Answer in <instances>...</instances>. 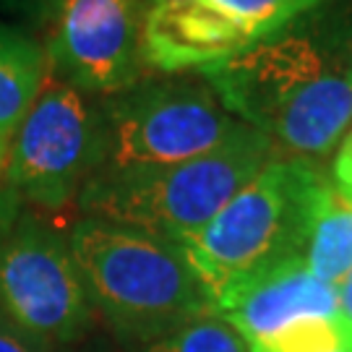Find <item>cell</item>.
Here are the masks:
<instances>
[{"mask_svg": "<svg viewBox=\"0 0 352 352\" xmlns=\"http://www.w3.org/2000/svg\"><path fill=\"white\" fill-rule=\"evenodd\" d=\"M47 81V55L37 39L19 26L0 24V154L32 110Z\"/></svg>", "mask_w": 352, "mask_h": 352, "instance_id": "7c38bea8", "label": "cell"}, {"mask_svg": "<svg viewBox=\"0 0 352 352\" xmlns=\"http://www.w3.org/2000/svg\"><path fill=\"white\" fill-rule=\"evenodd\" d=\"M248 47L251 39L209 0H157L144 16V65L164 76L201 74Z\"/></svg>", "mask_w": 352, "mask_h": 352, "instance_id": "30bf717a", "label": "cell"}, {"mask_svg": "<svg viewBox=\"0 0 352 352\" xmlns=\"http://www.w3.org/2000/svg\"><path fill=\"white\" fill-rule=\"evenodd\" d=\"M19 214H21V196L6 180H0V243L11 232V227L19 219Z\"/></svg>", "mask_w": 352, "mask_h": 352, "instance_id": "ac0fdd59", "label": "cell"}, {"mask_svg": "<svg viewBox=\"0 0 352 352\" xmlns=\"http://www.w3.org/2000/svg\"><path fill=\"white\" fill-rule=\"evenodd\" d=\"M65 0H0V11L24 19L32 26H52Z\"/></svg>", "mask_w": 352, "mask_h": 352, "instance_id": "9a60e30c", "label": "cell"}, {"mask_svg": "<svg viewBox=\"0 0 352 352\" xmlns=\"http://www.w3.org/2000/svg\"><path fill=\"white\" fill-rule=\"evenodd\" d=\"M302 261L308 272L337 287L352 272V199L331 175L318 183L308 217Z\"/></svg>", "mask_w": 352, "mask_h": 352, "instance_id": "8fae6325", "label": "cell"}, {"mask_svg": "<svg viewBox=\"0 0 352 352\" xmlns=\"http://www.w3.org/2000/svg\"><path fill=\"white\" fill-rule=\"evenodd\" d=\"M214 314L222 316L253 352L295 321L342 311L337 287L314 277L302 258H289L227 289L214 302Z\"/></svg>", "mask_w": 352, "mask_h": 352, "instance_id": "9c48e42d", "label": "cell"}, {"mask_svg": "<svg viewBox=\"0 0 352 352\" xmlns=\"http://www.w3.org/2000/svg\"><path fill=\"white\" fill-rule=\"evenodd\" d=\"M107 123V160L100 170L162 167L193 160L238 126L204 76L180 74L139 81L102 100Z\"/></svg>", "mask_w": 352, "mask_h": 352, "instance_id": "8992f818", "label": "cell"}, {"mask_svg": "<svg viewBox=\"0 0 352 352\" xmlns=\"http://www.w3.org/2000/svg\"><path fill=\"white\" fill-rule=\"evenodd\" d=\"M144 352H251L235 329L214 311L186 321L160 340L146 344Z\"/></svg>", "mask_w": 352, "mask_h": 352, "instance_id": "5bb4252c", "label": "cell"}, {"mask_svg": "<svg viewBox=\"0 0 352 352\" xmlns=\"http://www.w3.org/2000/svg\"><path fill=\"white\" fill-rule=\"evenodd\" d=\"M324 175L318 160L277 154L199 232L177 243L212 311L235 285L302 258L311 204Z\"/></svg>", "mask_w": 352, "mask_h": 352, "instance_id": "277c9868", "label": "cell"}, {"mask_svg": "<svg viewBox=\"0 0 352 352\" xmlns=\"http://www.w3.org/2000/svg\"><path fill=\"white\" fill-rule=\"evenodd\" d=\"M141 0H65L52 21L47 76L89 97H115L144 78Z\"/></svg>", "mask_w": 352, "mask_h": 352, "instance_id": "ba28073f", "label": "cell"}, {"mask_svg": "<svg viewBox=\"0 0 352 352\" xmlns=\"http://www.w3.org/2000/svg\"><path fill=\"white\" fill-rule=\"evenodd\" d=\"M334 352H352V331H350V337H347V340L342 342V344H340V347H337Z\"/></svg>", "mask_w": 352, "mask_h": 352, "instance_id": "ffe728a7", "label": "cell"}, {"mask_svg": "<svg viewBox=\"0 0 352 352\" xmlns=\"http://www.w3.org/2000/svg\"><path fill=\"white\" fill-rule=\"evenodd\" d=\"M141 3H144V6H146V8H149L151 3H157V0H141Z\"/></svg>", "mask_w": 352, "mask_h": 352, "instance_id": "7402d4cb", "label": "cell"}, {"mask_svg": "<svg viewBox=\"0 0 352 352\" xmlns=\"http://www.w3.org/2000/svg\"><path fill=\"white\" fill-rule=\"evenodd\" d=\"M0 352H45V342L34 340L0 305Z\"/></svg>", "mask_w": 352, "mask_h": 352, "instance_id": "2e32d148", "label": "cell"}, {"mask_svg": "<svg viewBox=\"0 0 352 352\" xmlns=\"http://www.w3.org/2000/svg\"><path fill=\"white\" fill-rule=\"evenodd\" d=\"M0 305L45 344L78 340L91 321L68 238L37 214H19L0 243Z\"/></svg>", "mask_w": 352, "mask_h": 352, "instance_id": "52a82bcc", "label": "cell"}, {"mask_svg": "<svg viewBox=\"0 0 352 352\" xmlns=\"http://www.w3.org/2000/svg\"><path fill=\"white\" fill-rule=\"evenodd\" d=\"M337 298H340V311L352 321V272L337 285Z\"/></svg>", "mask_w": 352, "mask_h": 352, "instance_id": "d6986e66", "label": "cell"}, {"mask_svg": "<svg viewBox=\"0 0 352 352\" xmlns=\"http://www.w3.org/2000/svg\"><path fill=\"white\" fill-rule=\"evenodd\" d=\"M201 76L279 154L321 160L352 126V50L314 21L300 19Z\"/></svg>", "mask_w": 352, "mask_h": 352, "instance_id": "6da1fadb", "label": "cell"}, {"mask_svg": "<svg viewBox=\"0 0 352 352\" xmlns=\"http://www.w3.org/2000/svg\"><path fill=\"white\" fill-rule=\"evenodd\" d=\"M209 3H214L230 21H235L240 32L251 39V45H256L305 19L329 0H209Z\"/></svg>", "mask_w": 352, "mask_h": 352, "instance_id": "4fadbf2b", "label": "cell"}, {"mask_svg": "<svg viewBox=\"0 0 352 352\" xmlns=\"http://www.w3.org/2000/svg\"><path fill=\"white\" fill-rule=\"evenodd\" d=\"M3 170H6V154H0V180H3Z\"/></svg>", "mask_w": 352, "mask_h": 352, "instance_id": "44dd1931", "label": "cell"}, {"mask_svg": "<svg viewBox=\"0 0 352 352\" xmlns=\"http://www.w3.org/2000/svg\"><path fill=\"white\" fill-rule=\"evenodd\" d=\"M331 180L337 183V188L344 190L352 199V126L337 146V157L331 164Z\"/></svg>", "mask_w": 352, "mask_h": 352, "instance_id": "e0dca14e", "label": "cell"}, {"mask_svg": "<svg viewBox=\"0 0 352 352\" xmlns=\"http://www.w3.org/2000/svg\"><path fill=\"white\" fill-rule=\"evenodd\" d=\"M107 160L102 100L47 76L32 110L13 133L3 180L21 201L65 209Z\"/></svg>", "mask_w": 352, "mask_h": 352, "instance_id": "5b68a950", "label": "cell"}, {"mask_svg": "<svg viewBox=\"0 0 352 352\" xmlns=\"http://www.w3.org/2000/svg\"><path fill=\"white\" fill-rule=\"evenodd\" d=\"M89 302L123 337L151 344L212 302L177 245L144 230L81 217L68 232Z\"/></svg>", "mask_w": 352, "mask_h": 352, "instance_id": "3957f363", "label": "cell"}, {"mask_svg": "<svg viewBox=\"0 0 352 352\" xmlns=\"http://www.w3.org/2000/svg\"><path fill=\"white\" fill-rule=\"evenodd\" d=\"M279 151L261 131L238 123L222 144L162 167L97 170L78 193L84 217H100L183 243L199 232Z\"/></svg>", "mask_w": 352, "mask_h": 352, "instance_id": "7a4b0ae2", "label": "cell"}]
</instances>
